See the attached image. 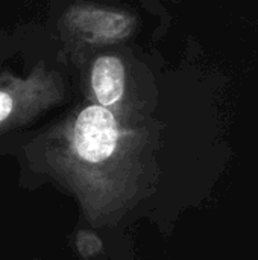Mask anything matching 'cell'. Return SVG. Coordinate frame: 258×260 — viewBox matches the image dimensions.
<instances>
[{"label": "cell", "instance_id": "cell-1", "mask_svg": "<svg viewBox=\"0 0 258 260\" xmlns=\"http://www.w3.org/2000/svg\"><path fill=\"white\" fill-rule=\"evenodd\" d=\"M47 154L99 195L100 215L125 216L141 200L155 171L151 129L91 102L73 110L49 133Z\"/></svg>", "mask_w": 258, "mask_h": 260}, {"label": "cell", "instance_id": "cell-2", "mask_svg": "<svg viewBox=\"0 0 258 260\" xmlns=\"http://www.w3.org/2000/svg\"><path fill=\"white\" fill-rule=\"evenodd\" d=\"M62 76L38 62L27 75H0V131L27 122L62 102Z\"/></svg>", "mask_w": 258, "mask_h": 260}, {"label": "cell", "instance_id": "cell-3", "mask_svg": "<svg viewBox=\"0 0 258 260\" xmlns=\"http://www.w3.org/2000/svg\"><path fill=\"white\" fill-rule=\"evenodd\" d=\"M135 14L120 8L91 3L70 5L59 18L65 43L76 50H93L120 44L137 30Z\"/></svg>", "mask_w": 258, "mask_h": 260}, {"label": "cell", "instance_id": "cell-4", "mask_svg": "<svg viewBox=\"0 0 258 260\" xmlns=\"http://www.w3.org/2000/svg\"><path fill=\"white\" fill-rule=\"evenodd\" d=\"M87 101L122 119H135L128 104V69L122 56L99 53L93 58L87 76Z\"/></svg>", "mask_w": 258, "mask_h": 260}]
</instances>
